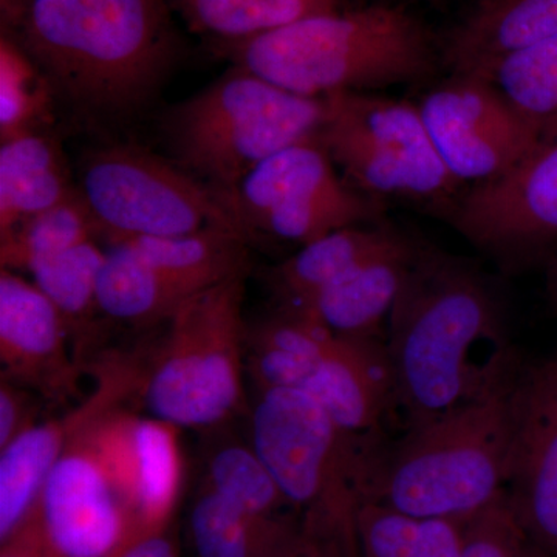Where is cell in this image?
<instances>
[{"instance_id": "83f0119b", "label": "cell", "mask_w": 557, "mask_h": 557, "mask_svg": "<svg viewBox=\"0 0 557 557\" xmlns=\"http://www.w3.org/2000/svg\"><path fill=\"white\" fill-rule=\"evenodd\" d=\"M106 251L97 240L84 242L33 267V284L50 299L60 311L69 333L84 329L86 322L98 313V277Z\"/></svg>"}, {"instance_id": "4fadbf2b", "label": "cell", "mask_w": 557, "mask_h": 557, "mask_svg": "<svg viewBox=\"0 0 557 557\" xmlns=\"http://www.w3.org/2000/svg\"><path fill=\"white\" fill-rule=\"evenodd\" d=\"M89 426L70 442L35 509L57 557H112L134 541L129 512Z\"/></svg>"}, {"instance_id": "74e56055", "label": "cell", "mask_w": 557, "mask_h": 557, "mask_svg": "<svg viewBox=\"0 0 557 557\" xmlns=\"http://www.w3.org/2000/svg\"><path fill=\"white\" fill-rule=\"evenodd\" d=\"M547 293L548 299L552 300L553 306L557 309V256L548 270Z\"/></svg>"}, {"instance_id": "4dcf8cb0", "label": "cell", "mask_w": 557, "mask_h": 557, "mask_svg": "<svg viewBox=\"0 0 557 557\" xmlns=\"http://www.w3.org/2000/svg\"><path fill=\"white\" fill-rule=\"evenodd\" d=\"M421 520L376 502H366L358 515V557H413Z\"/></svg>"}, {"instance_id": "30bf717a", "label": "cell", "mask_w": 557, "mask_h": 557, "mask_svg": "<svg viewBox=\"0 0 557 557\" xmlns=\"http://www.w3.org/2000/svg\"><path fill=\"white\" fill-rule=\"evenodd\" d=\"M223 197L248 240L256 233L302 247L333 231L376 225L386 208L341 178L317 139L270 157Z\"/></svg>"}, {"instance_id": "7402d4cb", "label": "cell", "mask_w": 557, "mask_h": 557, "mask_svg": "<svg viewBox=\"0 0 557 557\" xmlns=\"http://www.w3.org/2000/svg\"><path fill=\"white\" fill-rule=\"evenodd\" d=\"M189 534L196 557H284L302 522L251 515L205 486L190 509Z\"/></svg>"}, {"instance_id": "8992f818", "label": "cell", "mask_w": 557, "mask_h": 557, "mask_svg": "<svg viewBox=\"0 0 557 557\" xmlns=\"http://www.w3.org/2000/svg\"><path fill=\"white\" fill-rule=\"evenodd\" d=\"M325 116V98L304 97L231 65L171 108L161 127L178 166L228 196L270 157L314 141Z\"/></svg>"}, {"instance_id": "603a6c76", "label": "cell", "mask_w": 557, "mask_h": 557, "mask_svg": "<svg viewBox=\"0 0 557 557\" xmlns=\"http://www.w3.org/2000/svg\"><path fill=\"white\" fill-rule=\"evenodd\" d=\"M196 295L150 267L129 245L110 242L98 277V306L104 317L131 325L157 324Z\"/></svg>"}, {"instance_id": "e0dca14e", "label": "cell", "mask_w": 557, "mask_h": 557, "mask_svg": "<svg viewBox=\"0 0 557 557\" xmlns=\"http://www.w3.org/2000/svg\"><path fill=\"white\" fill-rule=\"evenodd\" d=\"M137 384L131 369L104 373L97 391L79 408L58 420L36 423L0 454V541H9L32 518L42 487L81 429L109 410Z\"/></svg>"}, {"instance_id": "9a60e30c", "label": "cell", "mask_w": 557, "mask_h": 557, "mask_svg": "<svg viewBox=\"0 0 557 557\" xmlns=\"http://www.w3.org/2000/svg\"><path fill=\"white\" fill-rule=\"evenodd\" d=\"M507 491L516 515L557 552V359L520 372Z\"/></svg>"}, {"instance_id": "1f68e13d", "label": "cell", "mask_w": 557, "mask_h": 557, "mask_svg": "<svg viewBox=\"0 0 557 557\" xmlns=\"http://www.w3.org/2000/svg\"><path fill=\"white\" fill-rule=\"evenodd\" d=\"M36 405L32 388L2 376L0 383V450L7 448L27 429L35 426Z\"/></svg>"}, {"instance_id": "2e32d148", "label": "cell", "mask_w": 557, "mask_h": 557, "mask_svg": "<svg viewBox=\"0 0 557 557\" xmlns=\"http://www.w3.org/2000/svg\"><path fill=\"white\" fill-rule=\"evenodd\" d=\"M69 330L60 311L33 282L0 271V361L2 376L62 399L72 395L78 368L69 354Z\"/></svg>"}, {"instance_id": "d590c367", "label": "cell", "mask_w": 557, "mask_h": 557, "mask_svg": "<svg viewBox=\"0 0 557 557\" xmlns=\"http://www.w3.org/2000/svg\"><path fill=\"white\" fill-rule=\"evenodd\" d=\"M112 557H178V549L166 528L134 539Z\"/></svg>"}, {"instance_id": "7c38bea8", "label": "cell", "mask_w": 557, "mask_h": 557, "mask_svg": "<svg viewBox=\"0 0 557 557\" xmlns=\"http://www.w3.org/2000/svg\"><path fill=\"white\" fill-rule=\"evenodd\" d=\"M448 222L505 265L557 242V135L502 177L465 189Z\"/></svg>"}, {"instance_id": "8d00e7d4", "label": "cell", "mask_w": 557, "mask_h": 557, "mask_svg": "<svg viewBox=\"0 0 557 557\" xmlns=\"http://www.w3.org/2000/svg\"><path fill=\"white\" fill-rule=\"evenodd\" d=\"M32 0H0L2 33H14L21 27Z\"/></svg>"}, {"instance_id": "836d02e7", "label": "cell", "mask_w": 557, "mask_h": 557, "mask_svg": "<svg viewBox=\"0 0 557 557\" xmlns=\"http://www.w3.org/2000/svg\"><path fill=\"white\" fill-rule=\"evenodd\" d=\"M2 557H57L33 515L9 541L2 542Z\"/></svg>"}, {"instance_id": "484cf974", "label": "cell", "mask_w": 557, "mask_h": 557, "mask_svg": "<svg viewBox=\"0 0 557 557\" xmlns=\"http://www.w3.org/2000/svg\"><path fill=\"white\" fill-rule=\"evenodd\" d=\"M98 237H101L100 226L76 190L67 200L24 220L0 236V263L2 269L30 271L44 260Z\"/></svg>"}, {"instance_id": "ba28073f", "label": "cell", "mask_w": 557, "mask_h": 557, "mask_svg": "<svg viewBox=\"0 0 557 557\" xmlns=\"http://www.w3.org/2000/svg\"><path fill=\"white\" fill-rule=\"evenodd\" d=\"M325 101L317 141L351 188L449 219L467 188L440 159L417 104L370 91H343Z\"/></svg>"}, {"instance_id": "d6a6232c", "label": "cell", "mask_w": 557, "mask_h": 557, "mask_svg": "<svg viewBox=\"0 0 557 557\" xmlns=\"http://www.w3.org/2000/svg\"><path fill=\"white\" fill-rule=\"evenodd\" d=\"M467 520H421L413 557H461Z\"/></svg>"}, {"instance_id": "4316f807", "label": "cell", "mask_w": 557, "mask_h": 557, "mask_svg": "<svg viewBox=\"0 0 557 557\" xmlns=\"http://www.w3.org/2000/svg\"><path fill=\"white\" fill-rule=\"evenodd\" d=\"M57 100L50 81L17 46L16 40L0 38V139L46 132L53 119Z\"/></svg>"}, {"instance_id": "ac0fdd59", "label": "cell", "mask_w": 557, "mask_h": 557, "mask_svg": "<svg viewBox=\"0 0 557 557\" xmlns=\"http://www.w3.org/2000/svg\"><path fill=\"white\" fill-rule=\"evenodd\" d=\"M416 239L405 233L394 244L359 263L357 269L330 285L300 309L289 310L313 319L347 338L380 341L403 278L412 258Z\"/></svg>"}, {"instance_id": "52a82bcc", "label": "cell", "mask_w": 557, "mask_h": 557, "mask_svg": "<svg viewBox=\"0 0 557 557\" xmlns=\"http://www.w3.org/2000/svg\"><path fill=\"white\" fill-rule=\"evenodd\" d=\"M247 274L197 293L168 319L166 338L143 384L150 417L178 429H208L239 412L245 401Z\"/></svg>"}, {"instance_id": "f1b7e54d", "label": "cell", "mask_w": 557, "mask_h": 557, "mask_svg": "<svg viewBox=\"0 0 557 557\" xmlns=\"http://www.w3.org/2000/svg\"><path fill=\"white\" fill-rule=\"evenodd\" d=\"M207 486L251 515L278 518L293 508L252 446L231 442L212 450Z\"/></svg>"}, {"instance_id": "3957f363", "label": "cell", "mask_w": 557, "mask_h": 557, "mask_svg": "<svg viewBox=\"0 0 557 557\" xmlns=\"http://www.w3.org/2000/svg\"><path fill=\"white\" fill-rule=\"evenodd\" d=\"M209 47L231 65L313 98L420 83L442 62V50L424 22L392 3L348 7L256 38Z\"/></svg>"}, {"instance_id": "277c9868", "label": "cell", "mask_w": 557, "mask_h": 557, "mask_svg": "<svg viewBox=\"0 0 557 557\" xmlns=\"http://www.w3.org/2000/svg\"><path fill=\"white\" fill-rule=\"evenodd\" d=\"M518 373L474 401L406 431L381 453L368 502L417 520L469 519L505 491Z\"/></svg>"}, {"instance_id": "5b68a950", "label": "cell", "mask_w": 557, "mask_h": 557, "mask_svg": "<svg viewBox=\"0 0 557 557\" xmlns=\"http://www.w3.org/2000/svg\"><path fill=\"white\" fill-rule=\"evenodd\" d=\"M370 435L341 426L310 395L258 392L251 446L306 531L338 539L358 556V515L368 502L381 453Z\"/></svg>"}, {"instance_id": "ffe728a7", "label": "cell", "mask_w": 557, "mask_h": 557, "mask_svg": "<svg viewBox=\"0 0 557 557\" xmlns=\"http://www.w3.org/2000/svg\"><path fill=\"white\" fill-rule=\"evenodd\" d=\"M388 223L348 226L304 245L269 271L278 309L296 310L401 236Z\"/></svg>"}, {"instance_id": "cb8c5ba5", "label": "cell", "mask_w": 557, "mask_h": 557, "mask_svg": "<svg viewBox=\"0 0 557 557\" xmlns=\"http://www.w3.org/2000/svg\"><path fill=\"white\" fill-rule=\"evenodd\" d=\"M172 13L208 44L256 38L295 22L348 9V0H168Z\"/></svg>"}, {"instance_id": "5bb4252c", "label": "cell", "mask_w": 557, "mask_h": 557, "mask_svg": "<svg viewBox=\"0 0 557 557\" xmlns=\"http://www.w3.org/2000/svg\"><path fill=\"white\" fill-rule=\"evenodd\" d=\"M89 431L129 512L134 539L166 530L182 486L178 428L116 408Z\"/></svg>"}, {"instance_id": "ab89813d", "label": "cell", "mask_w": 557, "mask_h": 557, "mask_svg": "<svg viewBox=\"0 0 557 557\" xmlns=\"http://www.w3.org/2000/svg\"><path fill=\"white\" fill-rule=\"evenodd\" d=\"M556 556H557V552H556Z\"/></svg>"}, {"instance_id": "d4e9b609", "label": "cell", "mask_w": 557, "mask_h": 557, "mask_svg": "<svg viewBox=\"0 0 557 557\" xmlns=\"http://www.w3.org/2000/svg\"><path fill=\"white\" fill-rule=\"evenodd\" d=\"M483 76L542 139L556 137L557 35L500 58Z\"/></svg>"}, {"instance_id": "e575fe53", "label": "cell", "mask_w": 557, "mask_h": 557, "mask_svg": "<svg viewBox=\"0 0 557 557\" xmlns=\"http://www.w3.org/2000/svg\"><path fill=\"white\" fill-rule=\"evenodd\" d=\"M284 557H358L346 544L302 528V534Z\"/></svg>"}, {"instance_id": "f35d334b", "label": "cell", "mask_w": 557, "mask_h": 557, "mask_svg": "<svg viewBox=\"0 0 557 557\" xmlns=\"http://www.w3.org/2000/svg\"><path fill=\"white\" fill-rule=\"evenodd\" d=\"M522 557H539L536 555H534V553H531L530 549H525V553H523V556Z\"/></svg>"}, {"instance_id": "f546056e", "label": "cell", "mask_w": 557, "mask_h": 557, "mask_svg": "<svg viewBox=\"0 0 557 557\" xmlns=\"http://www.w3.org/2000/svg\"><path fill=\"white\" fill-rule=\"evenodd\" d=\"M528 533L507 491L465 523L461 557H522Z\"/></svg>"}, {"instance_id": "d6986e66", "label": "cell", "mask_w": 557, "mask_h": 557, "mask_svg": "<svg viewBox=\"0 0 557 557\" xmlns=\"http://www.w3.org/2000/svg\"><path fill=\"white\" fill-rule=\"evenodd\" d=\"M557 35V0H478L440 50L450 73L483 76L500 58Z\"/></svg>"}, {"instance_id": "7a4b0ae2", "label": "cell", "mask_w": 557, "mask_h": 557, "mask_svg": "<svg viewBox=\"0 0 557 557\" xmlns=\"http://www.w3.org/2000/svg\"><path fill=\"white\" fill-rule=\"evenodd\" d=\"M16 40L58 100L90 124L148 108L177 60L168 0H32Z\"/></svg>"}, {"instance_id": "6da1fadb", "label": "cell", "mask_w": 557, "mask_h": 557, "mask_svg": "<svg viewBox=\"0 0 557 557\" xmlns=\"http://www.w3.org/2000/svg\"><path fill=\"white\" fill-rule=\"evenodd\" d=\"M392 409L406 431L474 401L519 372L507 309L479 263L416 239L386 327Z\"/></svg>"}, {"instance_id": "8fae6325", "label": "cell", "mask_w": 557, "mask_h": 557, "mask_svg": "<svg viewBox=\"0 0 557 557\" xmlns=\"http://www.w3.org/2000/svg\"><path fill=\"white\" fill-rule=\"evenodd\" d=\"M417 106L440 159L465 188L502 177L544 141L485 76L450 73Z\"/></svg>"}, {"instance_id": "44dd1931", "label": "cell", "mask_w": 557, "mask_h": 557, "mask_svg": "<svg viewBox=\"0 0 557 557\" xmlns=\"http://www.w3.org/2000/svg\"><path fill=\"white\" fill-rule=\"evenodd\" d=\"M76 190L61 146L46 132L0 145V236Z\"/></svg>"}, {"instance_id": "9c48e42d", "label": "cell", "mask_w": 557, "mask_h": 557, "mask_svg": "<svg viewBox=\"0 0 557 557\" xmlns=\"http://www.w3.org/2000/svg\"><path fill=\"white\" fill-rule=\"evenodd\" d=\"M76 186L108 242L189 236L209 228L245 236L219 190L139 146L116 143L89 150Z\"/></svg>"}]
</instances>
